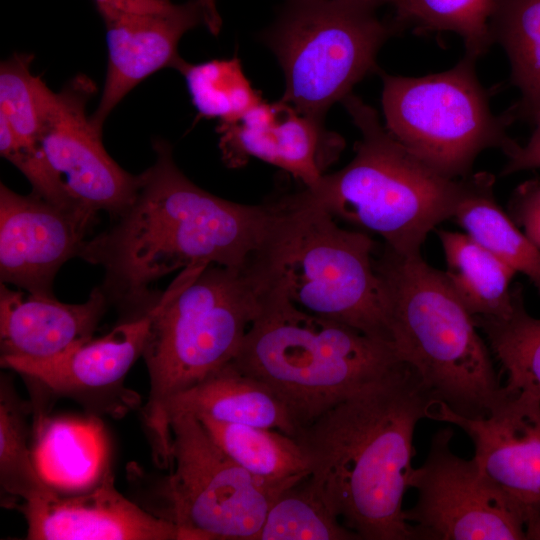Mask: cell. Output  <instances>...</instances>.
I'll return each instance as SVG.
<instances>
[{
    "label": "cell",
    "mask_w": 540,
    "mask_h": 540,
    "mask_svg": "<svg viewBox=\"0 0 540 540\" xmlns=\"http://www.w3.org/2000/svg\"><path fill=\"white\" fill-rule=\"evenodd\" d=\"M106 29L107 72L94 113L100 130L119 102L139 83L180 60L178 44L189 30L204 23L197 0L173 4L158 13H119L101 17Z\"/></svg>",
    "instance_id": "ac0fdd59"
},
{
    "label": "cell",
    "mask_w": 540,
    "mask_h": 540,
    "mask_svg": "<svg viewBox=\"0 0 540 540\" xmlns=\"http://www.w3.org/2000/svg\"><path fill=\"white\" fill-rule=\"evenodd\" d=\"M34 416L33 455L48 484L66 491L96 484L110 469L108 445L99 422L68 417Z\"/></svg>",
    "instance_id": "44dd1931"
},
{
    "label": "cell",
    "mask_w": 540,
    "mask_h": 540,
    "mask_svg": "<svg viewBox=\"0 0 540 540\" xmlns=\"http://www.w3.org/2000/svg\"><path fill=\"white\" fill-rule=\"evenodd\" d=\"M361 132L354 158L299 191L308 203L384 239L402 255L421 254L431 230L453 218L468 176L448 178L417 158L382 126L377 111L349 94L341 101Z\"/></svg>",
    "instance_id": "8992f818"
},
{
    "label": "cell",
    "mask_w": 540,
    "mask_h": 540,
    "mask_svg": "<svg viewBox=\"0 0 540 540\" xmlns=\"http://www.w3.org/2000/svg\"><path fill=\"white\" fill-rule=\"evenodd\" d=\"M526 539L540 540V514L526 526Z\"/></svg>",
    "instance_id": "d590c367"
},
{
    "label": "cell",
    "mask_w": 540,
    "mask_h": 540,
    "mask_svg": "<svg viewBox=\"0 0 540 540\" xmlns=\"http://www.w3.org/2000/svg\"><path fill=\"white\" fill-rule=\"evenodd\" d=\"M531 123L535 125V128L528 142L525 145L516 143L505 153L508 160L501 175L540 168V112Z\"/></svg>",
    "instance_id": "836d02e7"
},
{
    "label": "cell",
    "mask_w": 540,
    "mask_h": 540,
    "mask_svg": "<svg viewBox=\"0 0 540 540\" xmlns=\"http://www.w3.org/2000/svg\"><path fill=\"white\" fill-rule=\"evenodd\" d=\"M498 0H390L397 31H452L462 37L465 55L477 60L493 44L490 21Z\"/></svg>",
    "instance_id": "83f0119b"
},
{
    "label": "cell",
    "mask_w": 540,
    "mask_h": 540,
    "mask_svg": "<svg viewBox=\"0 0 540 540\" xmlns=\"http://www.w3.org/2000/svg\"><path fill=\"white\" fill-rule=\"evenodd\" d=\"M357 1H363V2H367V3H371V4H375V5H379L381 3H389L390 0H357Z\"/></svg>",
    "instance_id": "8d00e7d4"
},
{
    "label": "cell",
    "mask_w": 540,
    "mask_h": 540,
    "mask_svg": "<svg viewBox=\"0 0 540 540\" xmlns=\"http://www.w3.org/2000/svg\"><path fill=\"white\" fill-rule=\"evenodd\" d=\"M169 425L170 470L158 481V504L151 512L175 524L183 540H258L271 505L294 483L249 473L192 414H175Z\"/></svg>",
    "instance_id": "30bf717a"
},
{
    "label": "cell",
    "mask_w": 540,
    "mask_h": 540,
    "mask_svg": "<svg viewBox=\"0 0 540 540\" xmlns=\"http://www.w3.org/2000/svg\"><path fill=\"white\" fill-rule=\"evenodd\" d=\"M222 160L229 168L257 158L313 187L344 147L343 139L323 127L322 119L300 113L280 100L261 102L238 121L217 127Z\"/></svg>",
    "instance_id": "e0dca14e"
},
{
    "label": "cell",
    "mask_w": 540,
    "mask_h": 540,
    "mask_svg": "<svg viewBox=\"0 0 540 540\" xmlns=\"http://www.w3.org/2000/svg\"><path fill=\"white\" fill-rule=\"evenodd\" d=\"M34 55L14 53L0 64V116L21 139L38 143L45 82L31 72Z\"/></svg>",
    "instance_id": "4dcf8cb0"
},
{
    "label": "cell",
    "mask_w": 540,
    "mask_h": 540,
    "mask_svg": "<svg viewBox=\"0 0 540 540\" xmlns=\"http://www.w3.org/2000/svg\"><path fill=\"white\" fill-rule=\"evenodd\" d=\"M265 281L221 265L182 269L159 297L142 357L149 393L141 408L153 459L167 468L168 402L231 363L256 318Z\"/></svg>",
    "instance_id": "3957f363"
},
{
    "label": "cell",
    "mask_w": 540,
    "mask_h": 540,
    "mask_svg": "<svg viewBox=\"0 0 540 540\" xmlns=\"http://www.w3.org/2000/svg\"><path fill=\"white\" fill-rule=\"evenodd\" d=\"M211 439L252 475L273 483H296L310 474L309 462L292 436L278 430L197 417Z\"/></svg>",
    "instance_id": "cb8c5ba5"
},
{
    "label": "cell",
    "mask_w": 540,
    "mask_h": 540,
    "mask_svg": "<svg viewBox=\"0 0 540 540\" xmlns=\"http://www.w3.org/2000/svg\"><path fill=\"white\" fill-rule=\"evenodd\" d=\"M377 5L357 0H288L263 38L284 72L282 101L322 119L367 74L397 29Z\"/></svg>",
    "instance_id": "ba28073f"
},
{
    "label": "cell",
    "mask_w": 540,
    "mask_h": 540,
    "mask_svg": "<svg viewBox=\"0 0 540 540\" xmlns=\"http://www.w3.org/2000/svg\"><path fill=\"white\" fill-rule=\"evenodd\" d=\"M435 404L404 362L294 436L312 485L360 540H418L402 503L414 471V431Z\"/></svg>",
    "instance_id": "7a4b0ae2"
},
{
    "label": "cell",
    "mask_w": 540,
    "mask_h": 540,
    "mask_svg": "<svg viewBox=\"0 0 540 540\" xmlns=\"http://www.w3.org/2000/svg\"><path fill=\"white\" fill-rule=\"evenodd\" d=\"M505 390V397L484 418L463 417L442 403L431 407L429 418L454 424L470 437L479 471L508 498L527 526L540 514V400Z\"/></svg>",
    "instance_id": "5bb4252c"
},
{
    "label": "cell",
    "mask_w": 540,
    "mask_h": 540,
    "mask_svg": "<svg viewBox=\"0 0 540 540\" xmlns=\"http://www.w3.org/2000/svg\"><path fill=\"white\" fill-rule=\"evenodd\" d=\"M292 197L295 212L276 250L270 282L301 309L393 345L374 266L375 241L364 231L342 228L299 191Z\"/></svg>",
    "instance_id": "52a82bcc"
},
{
    "label": "cell",
    "mask_w": 540,
    "mask_h": 540,
    "mask_svg": "<svg viewBox=\"0 0 540 540\" xmlns=\"http://www.w3.org/2000/svg\"><path fill=\"white\" fill-rule=\"evenodd\" d=\"M451 287L472 316L503 317L513 308L516 274L490 250L467 233L438 232Z\"/></svg>",
    "instance_id": "7402d4cb"
},
{
    "label": "cell",
    "mask_w": 540,
    "mask_h": 540,
    "mask_svg": "<svg viewBox=\"0 0 540 540\" xmlns=\"http://www.w3.org/2000/svg\"><path fill=\"white\" fill-rule=\"evenodd\" d=\"M473 319L507 375L505 388L540 400V319L526 311L520 285L508 315Z\"/></svg>",
    "instance_id": "484cf974"
},
{
    "label": "cell",
    "mask_w": 540,
    "mask_h": 540,
    "mask_svg": "<svg viewBox=\"0 0 540 540\" xmlns=\"http://www.w3.org/2000/svg\"><path fill=\"white\" fill-rule=\"evenodd\" d=\"M180 413L274 429L292 437L297 434L280 398L265 383L232 362L172 398L165 410L168 425L170 418Z\"/></svg>",
    "instance_id": "ffe728a7"
},
{
    "label": "cell",
    "mask_w": 540,
    "mask_h": 540,
    "mask_svg": "<svg viewBox=\"0 0 540 540\" xmlns=\"http://www.w3.org/2000/svg\"><path fill=\"white\" fill-rule=\"evenodd\" d=\"M159 297L147 311L125 318L100 338L46 360L0 358L1 366L49 394L79 403L92 416L123 417L141 402L125 378L142 356Z\"/></svg>",
    "instance_id": "4fadbf2b"
},
{
    "label": "cell",
    "mask_w": 540,
    "mask_h": 540,
    "mask_svg": "<svg viewBox=\"0 0 540 540\" xmlns=\"http://www.w3.org/2000/svg\"><path fill=\"white\" fill-rule=\"evenodd\" d=\"M232 363L280 398L298 433L404 361L393 345L301 309L271 283Z\"/></svg>",
    "instance_id": "277c9868"
},
{
    "label": "cell",
    "mask_w": 540,
    "mask_h": 540,
    "mask_svg": "<svg viewBox=\"0 0 540 540\" xmlns=\"http://www.w3.org/2000/svg\"><path fill=\"white\" fill-rule=\"evenodd\" d=\"M0 154L25 175L36 195L65 209L93 215L74 202L62 180L50 166L39 144L18 137L1 116Z\"/></svg>",
    "instance_id": "1f68e13d"
},
{
    "label": "cell",
    "mask_w": 540,
    "mask_h": 540,
    "mask_svg": "<svg viewBox=\"0 0 540 540\" xmlns=\"http://www.w3.org/2000/svg\"><path fill=\"white\" fill-rule=\"evenodd\" d=\"M258 540H360L328 508L309 475L280 493Z\"/></svg>",
    "instance_id": "f546056e"
},
{
    "label": "cell",
    "mask_w": 540,
    "mask_h": 540,
    "mask_svg": "<svg viewBox=\"0 0 540 540\" xmlns=\"http://www.w3.org/2000/svg\"><path fill=\"white\" fill-rule=\"evenodd\" d=\"M493 43L505 50L511 82L521 92L511 108L530 122L540 112V0H498L490 21Z\"/></svg>",
    "instance_id": "d4e9b609"
},
{
    "label": "cell",
    "mask_w": 540,
    "mask_h": 540,
    "mask_svg": "<svg viewBox=\"0 0 540 540\" xmlns=\"http://www.w3.org/2000/svg\"><path fill=\"white\" fill-rule=\"evenodd\" d=\"M508 212L514 223L540 249V179L527 180L513 191Z\"/></svg>",
    "instance_id": "d6a6232c"
},
{
    "label": "cell",
    "mask_w": 540,
    "mask_h": 540,
    "mask_svg": "<svg viewBox=\"0 0 540 540\" xmlns=\"http://www.w3.org/2000/svg\"><path fill=\"white\" fill-rule=\"evenodd\" d=\"M395 349L430 396L454 413L484 418L505 397L490 351L444 271L386 245L374 259Z\"/></svg>",
    "instance_id": "5b68a950"
},
{
    "label": "cell",
    "mask_w": 540,
    "mask_h": 540,
    "mask_svg": "<svg viewBox=\"0 0 540 540\" xmlns=\"http://www.w3.org/2000/svg\"><path fill=\"white\" fill-rule=\"evenodd\" d=\"M453 430L432 436L423 464L414 468L416 503L404 510L418 540H523L526 525L508 498L479 471L475 460L454 454Z\"/></svg>",
    "instance_id": "8fae6325"
},
{
    "label": "cell",
    "mask_w": 540,
    "mask_h": 540,
    "mask_svg": "<svg viewBox=\"0 0 540 540\" xmlns=\"http://www.w3.org/2000/svg\"><path fill=\"white\" fill-rule=\"evenodd\" d=\"M17 510L26 520L29 540H183L175 524L122 495L111 469L82 490L46 483Z\"/></svg>",
    "instance_id": "2e32d148"
},
{
    "label": "cell",
    "mask_w": 540,
    "mask_h": 540,
    "mask_svg": "<svg viewBox=\"0 0 540 540\" xmlns=\"http://www.w3.org/2000/svg\"><path fill=\"white\" fill-rule=\"evenodd\" d=\"M95 92V83L86 75H77L59 92L45 84L38 144L79 207L95 216L104 211L115 219L132 203L139 175L124 170L107 153L102 130L87 114Z\"/></svg>",
    "instance_id": "7c38bea8"
},
{
    "label": "cell",
    "mask_w": 540,
    "mask_h": 540,
    "mask_svg": "<svg viewBox=\"0 0 540 540\" xmlns=\"http://www.w3.org/2000/svg\"><path fill=\"white\" fill-rule=\"evenodd\" d=\"M494 183V176L488 172L469 175L453 218L516 273L527 276L540 294V249L497 203Z\"/></svg>",
    "instance_id": "603a6c76"
},
{
    "label": "cell",
    "mask_w": 540,
    "mask_h": 540,
    "mask_svg": "<svg viewBox=\"0 0 540 540\" xmlns=\"http://www.w3.org/2000/svg\"><path fill=\"white\" fill-rule=\"evenodd\" d=\"M32 407L22 401L9 377L0 380V488L1 504L17 509L47 482L35 464L29 446L28 415Z\"/></svg>",
    "instance_id": "4316f807"
},
{
    "label": "cell",
    "mask_w": 540,
    "mask_h": 540,
    "mask_svg": "<svg viewBox=\"0 0 540 540\" xmlns=\"http://www.w3.org/2000/svg\"><path fill=\"white\" fill-rule=\"evenodd\" d=\"M174 69L183 75L192 103L201 117L233 123L263 102L237 57L197 64L180 58Z\"/></svg>",
    "instance_id": "f1b7e54d"
},
{
    "label": "cell",
    "mask_w": 540,
    "mask_h": 540,
    "mask_svg": "<svg viewBox=\"0 0 540 540\" xmlns=\"http://www.w3.org/2000/svg\"><path fill=\"white\" fill-rule=\"evenodd\" d=\"M101 17L119 13H158L169 9L170 0H94Z\"/></svg>",
    "instance_id": "e575fe53"
},
{
    "label": "cell",
    "mask_w": 540,
    "mask_h": 540,
    "mask_svg": "<svg viewBox=\"0 0 540 540\" xmlns=\"http://www.w3.org/2000/svg\"><path fill=\"white\" fill-rule=\"evenodd\" d=\"M152 147L155 161L139 174L130 206L79 255L104 268L108 297L137 314L159 297L150 300L151 285L175 270L216 264L249 272L267 264L291 213L283 197L246 205L215 196L184 175L167 141Z\"/></svg>",
    "instance_id": "6da1fadb"
},
{
    "label": "cell",
    "mask_w": 540,
    "mask_h": 540,
    "mask_svg": "<svg viewBox=\"0 0 540 540\" xmlns=\"http://www.w3.org/2000/svg\"><path fill=\"white\" fill-rule=\"evenodd\" d=\"M108 295L92 290L79 304L0 285V358L46 360L91 338L101 321Z\"/></svg>",
    "instance_id": "d6986e66"
},
{
    "label": "cell",
    "mask_w": 540,
    "mask_h": 540,
    "mask_svg": "<svg viewBox=\"0 0 540 540\" xmlns=\"http://www.w3.org/2000/svg\"><path fill=\"white\" fill-rule=\"evenodd\" d=\"M475 59L464 56L450 70L423 77H382L385 128L417 158L452 179L471 174L488 148L504 154L517 142L507 128L517 120L509 108L495 116L475 73Z\"/></svg>",
    "instance_id": "9c48e42d"
},
{
    "label": "cell",
    "mask_w": 540,
    "mask_h": 540,
    "mask_svg": "<svg viewBox=\"0 0 540 540\" xmlns=\"http://www.w3.org/2000/svg\"><path fill=\"white\" fill-rule=\"evenodd\" d=\"M96 216L60 207L0 184V280L53 295L61 266L79 256Z\"/></svg>",
    "instance_id": "9a60e30c"
}]
</instances>
